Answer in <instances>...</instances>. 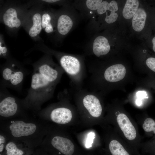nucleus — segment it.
<instances>
[{"mask_svg": "<svg viewBox=\"0 0 155 155\" xmlns=\"http://www.w3.org/2000/svg\"><path fill=\"white\" fill-rule=\"evenodd\" d=\"M50 59L44 57L34 65L30 86L33 91L47 92L58 81L61 73Z\"/></svg>", "mask_w": 155, "mask_h": 155, "instance_id": "f257e3e1", "label": "nucleus"}, {"mask_svg": "<svg viewBox=\"0 0 155 155\" xmlns=\"http://www.w3.org/2000/svg\"><path fill=\"white\" fill-rule=\"evenodd\" d=\"M83 18L72 2L62 6L56 10L55 31L53 36L61 41L73 30Z\"/></svg>", "mask_w": 155, "mask_h": 155, "instance_id": "f03ea898", "label": "nucleus"}, {"mask_svg": "<svg viewBox=\"0 0 155 155\" xmlns=\"http://www.w3.org/2000/svg\"><path fill=\"white\" fill-rule=\"evenodd\" d=\"M1 11V20L9 31L15 32L23 26L28 11L14 5H6Z\"/></svg>", "mask_w": 155, "mask_h": 155, "instance_id": "7ed1b4c3", "label": "nucleus"}, {"mask_svg": "<svg viewBox=\"0 0 155 155\" xmlns=\"http://www.w3.org/2000/svg\"><path fill=\"white\" fill-rule=\"evenodd\" d=\"M42 9L36 7L28 10L23 24L29 36L34 40L38 39L42 30L41 15Z\"/></svg>", "mask_w": 155, "mask_h": 155, "instance_id": "20e7f679", "label": "nucleus"}, {"mask_svg": "<svg viewBox=\"0 0 155 155\" xmlns=\"http://www.w3.org/2000/svg\"><path fill=\"white\" fill-rule=\"evenodd\" d=\"M103 0H74L72 4L83 19L89 20L100 5Z\"/></svg>", "mask_w": 155, "mask_h": 155, "instance_id": "39448f33", "label": "nucleus"}, {"mask_svg": "<svg viewBox=\"0 0 155 155\" xmlns=\"http://www.w3.org/2000/svg\"><path fill=\"white\" fill-rule=\"evenodd\" d=\"M1 74L5 81L14 86H17L21 84L24 76L23 72L22 69L13 63L4 67Z\"/></svg>", "mask_w": 155, "mask_h": 155, "instance_id": "423d86ee", "label": "nucleus"}, {"mask_svg": "<svg viewBox=\"0 0 155 155\" xmlns=\"http://www.w3.org/2000/svg\"><path fill=\"white\" fill-rule=\"evenodd\" d=\"M55 53L59 57V62L61 66L67 73L72 76H75L79 73L81 69V65L77 57L67 54Z\"/></svg>", "mask_w": 155, "mask_h": 155, "instance_id": "0eeeda50", "label": "nucleus"}, {"mask_svg": "<svg viewBox=\"0 0 155 155\" xmlns=\"http://www.w3.org/2000/svg\"><path fill=\"white\" fill-rule=\"evenodd\" d=\"M90 43L92 53L98 57L106 55L110 50L109 41L104 36L93 34Z\"/></svg>", "mask_w": 155, "mask_h": 155, "instance_id": "6e6552de", "label": "nucleus"}, {"mask_svg": "<svg viewBox=\"0 0 155 155\" xmlns=\"http://www.w3.org/2000/svg\"><path fill=\"white\" fill-rule=\"evenodd\" d=\"M9 127L12 135L16 137L31 135L34 133L36 128L34 124L26 123L21 121H14Z\"/></svg>", "mask_w": 155, "mask_h": 155, "instance_id": "1a4fd4ad", "label": "nucleus"}, {"mask_svg": "<svg viewBox=\"0 0 155 155\" xmlns=\"http://www.w3.org/2000/svg\"><path fill=\"white\" fill-rule=\"evenodd\" d=\"M56 10L49 9H42L41 15L42 27L46 33L54 36L55 31Z\"/></svg>", "mask_w": 155, "mask_h": 155, "instance_id": "9d476101", "label": "nucleus"}, {"mask_svg": "<svg viewBox=\"0 0 155 155\" xmlns=\"http://www.w3.org/2000/svg\"><path fill=\"white\" fill-rule=\"evenodd\" d=\"M117 120L125 137L129 140L134 139L136 135L135 128L126 115L123 113L120 114L117 116Z\"/></svg>", "mask_w": 155, "mask_h": 155, "instance_id": "9b49d317", "label": "nucleus"}, {"mask_svg": "<svg viewBox=\"0 0 155 155\" xmlns=\"http://www.w3.org/2000/svg\"><path fill=\"white\" fill-rule=\"evenodd\" d=\"M126 73L125 66L120 64L110 66L105 71L104 77L110 82H116L120 81L125 77Z\"/></svg>", "mask_w": 155, "mask_h": 155, "instance_id": "f8f14e48", "label": "nucleus"}, {"mask_svg": "<svg viewBox=\"0 0 155 155\" xmlns=\"http://www.w3.org/2000/svg\"><path fill=\"white\" fill-rule=\"evenodd\" d=\"M52 146L65 155H71L74 151V146L69 139L59 136H56L52 140Z\"/></svg>", "mask_w": 155, "mask_h": 155, "instance_id": "ddd939ff", "label": "nucleus"}, {"mask_svg": "<svg viewBox=\"0 0 155 155\" xmlns=\"http://www.w3.org/2000/svg\"><path fill=\"white\" fill-rule=\"evenodd\" d=\"M83 103L85 108L92 117H97L101 114L102 109L100 102L95 96L88 95L83 98Z\"/></svg>", "mask_w": 155, "mask_h": 155, "instance_id": "4468645a", "label": "nucleus"}, {"mask_svg": "<svg viewBox=\"0 0 155 155\" xmlns=\"http://www.w3.org/2000/svg\"><path fill=\"white\" fill-rule=\"evenodd\" d=\"M15 98L7 97L3 99L0 103V115L4 117H9L16 113L18 106Z\"/></svg>", "mask_w": 155, "mask_h": 155, "instance_id": "2eb2a0df", "label": "nucleus"}, {"mask_svg": "<svg viewBox=\"0 0 155 155\" xmlns=\"http://www.w3.org/2000/svg\"><path fill=\"white\" fill-rule=\"evenodd\" d=\"M51 120L54 122L61 124L69 123L72 118L71 111L69 109L61 107L54 109L50 115Z\"/></svg>", "mask_w": 155, "mask_h": 155, "instance_id": "dca6fc26", "label": "nucleus"}, {"mask_svg": "<svg viewBox=\"0 0 155 155\" xmlns=\"http://www.w3.org/2000/svg\"><path fill=\"white\" fill-rule=\"evenodd\" d=\"M147 13L145 10L139 8L133 17L132 26L135 31L140 32L144 29L147 18Z\"/></svg>", "mask_w": 155, "mask_h": 155, "instance_id": "f3484780", "label": "nucleus"}, {"mask_svg": "<svg viewBox=\"0 0 155 155\" xmlns=\"http://www.w3.org/2000/svg\"><path fill=\"white\" fill-rule=\"evenodd\" d=\"M139 5L138 0H127L122 11L123 17L126 19L133 17L138 9Z\"/></svg>", "mask_w": 155, "mask_h": 155, "instance_id": "a211bd4d", "label": "nucleus"}, {"mask_svg": "<svg viewBox=\"0 0 155 155\" xmlns=\"http://www.w3.org/2000/svg\"><path fill=\"white\" fill-rule=\"evenodd\" d=\"M118 9L117 3L115 1L113 0L109 2L106 1H103L93 16L102 15L105 13L107 10L116 12Z\"/></svg>", "mask_w": 155, "mask_h": 155, "instance_id": "6ab92c4d", "label": "nucleus"}, {"mask_svg": "<svg viewBox=\"0 0 155 155\" xmlns=\"http://www.w3.org/2000/svg\"><path fill=\"white\" fill-rule=\"evenodd\" d=\"M109 149L113 155H129L122 145L117 141L113 140L109 144Z\"/></svg>", "mask_w": 155, "mask_h": 155, "instance_id": "aec40b11", "label": "nucleus"}, {"mask_svg": "<svg viewBox=\"0 0 155 155\" xmlns=\"http://www.w3.org/2000/svg\"><path fill=\"white\" fill-rule=\"evenodd\" d=\"M7 155H22L24 153L21 150L18 149L15 144L13 142H9L5 147Z\"/></svg>", "mask_w": 155, "mask_h": 155, "instance_id": "412c9836", "label": "nucleus"}, {"mask_svg": "<svg viewBox=\"0 0 155 155\" xmlns=\"http://www.w3.org/2000/svg\"><path fill=\"white\" fill-rule=\"evenodd\" d=\"M142 127L147 132L153 131L155 134V121L152 118H148L145 120Z\"/></svg>", "mask_w": 155, "mask_h": 155, "instance_id": "4be33fe9", "label": "nucleus"}, {"mask_svg": "<svg viewBox=\"0 0 155 155\" xmlns=\"http://www.w3.org/2000/svg\"><path fill=\"white\" fill-rule=\"evenodd\" d=\"M104 21L106 24H111L115 22L117 20L118 15L115 12L107 10L105 12Z\"/></svg>", "mask_w": 155, "mask_h": 155, "instance_id": "5701e85b", "label": "nucleus"}, {"mask_svg": "<svg viewBox=\"0 0 155 155\" xmlns=\"http://www.w3.org/2000/svg\"><path fill=\"white\" fill-rule=\"evenodd\" d=\"M41 1L47 4H58L62 6L72 2L73 0H40Z\"/></svg>", "mask_w": 155, "mask_h": 155, "instance_id": "b1692460", "label": "nucleus"}, {"mask_svg": "<svg viewBox=\"0 0 155 155\" xmlns=\"http://www.w3.org/2000/svg\"><path fill=\"white\" fill-rule=\"evenodd\" d=\"M146 63L150 69L155 72V58L150 57L148 58L146 60Z\"/></svg>", "mask_w": 155, "mask_h": 155, "instance_id": "393cba45", "label": "nucleus"}, {"mask_svg": "<svg viewBox=\"0 0 155 155\" xmlns=\"http://www.w3.org/2000/svg\"><path fill=\"white\" fill-rule=\"evenodd\" d=\"M94 136L95 134L94 133L91 132L88 134L85 144L86 148H89L92 146Z\"/></svg>", "mask_w": 155, "mask_h": 155, "instance_id": "a878e982", "label": "nucleus"}, {"mask_svg": "<svg viewBox=\"0 0 155 155\" xmlns=\"http://www.w3.org/2000/svg\"><path fill=\"white\" fill-rule=\"evenodd\" d=\"M7 49L3 44L2 43L1 40L0 41V54L1 56L5 57L7 53Z\"/></svg>", "mask_w": 155, "mask_h": 155, "instance_id": "bb28decb", "label": "nucleus"}, {"mask_svg": "<svg viewBox=\"0 0 155 155\" xmlns=\"http://www.w3.org/2000/svg\"><path fill=\"white\" fill-rule=\"evenodd\" d=\"M136 95L138 98L141 99L147 98V94L144 91H138L136 93Z\"/></svg>", "mask_w": 155, "mask_h": 155, "instance_id": "cd10ccee", "label": "nucleus"}, {"mask_svg": "<svg viewBox=\"0 0 155 155\" xmlns=\"http://www.w3.org/2000/svg\"><path fill=\"white\" fill-rule=\"evenodd\" d=\"M135 103L138 106H141L142 104V99L139 98H137L136 100Z\"/></svg>", "mask_w": 155, "mask_h": 155, "instance_id": "c85d7f7f", "label": "nucleus"}, {"mask_svg": "<svg viewBox=\"0 0 155 155\" xmlns=\"http://www.w3.org/2000/svg\"><path fill=\"white\" fill-rule=\"evenodd\" d=\"M5 142V137L1 135H0V144H3Z\"/></svg>", "mask_w": 155, "mask_h": 155, "instance_id": "c756f323", "label": "nucleus"}, {"mask_svg": "<svg viewBox=\"0 0 155 155\" xmlns=\"http://www.w3.org/2000/svg\"><path fill=\"white\" fill-rule=\"evenodd\" d=\"M152 49L154 52L155 53V36L153 37L152 40Z\"/></svg>", "mask_w": 155, "mask_h": 155, "instance_id": "7c9ffc66", "label": "nucleus"}]
</instances>
